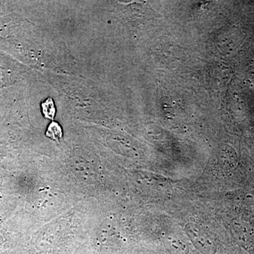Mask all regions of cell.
I'll use <instances>...</instances> for the list:
<instances>
[{"label":"cell","mask_w":254,"mask_h":254,"mask_svg":"<svg viewBox=\"0 0 254 254\" xmlns=\"http://www.w3.org/2000/svg\"><path fill=\"white\" fill-rule=\"evenodd\" d=\"M46 136L55 141H61L63 136V128L56 122L50 123L46 131Z\"/></svg>","instance_id":"obj_1"},{"label":"cell","mask_w":254,"mask_h":254,"mask_svg":"<svg viewBox=\"0 0 254 254\" xmlns=\"http://www.w3.org/2000/svg\"><path fill=\"white\" fill-rule=\"evenodd\" d=\"M42 113L45 118L53 120L56 114V108H55L54 101L53 98H48L41 103Z\"/></svg>","instance_id":"obj_2"}]
</instances>
